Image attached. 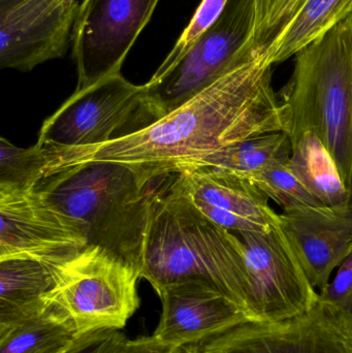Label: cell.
<instances>
[{
    "label": "cell",
    "mask_w": 352,
    "mask_h": 353,
    "mask_svg": "<svg viewBox=\"0 0 352 353\" xmlns=\"http://www.w3.org/2000/svg\"><path fill=\"white\" fill-rule=\"evenodd\" d=\"M272 64L260 55L150 125L123 138L80 148H47V176L94 161L123 163L146 180L175 175L180 165L250 137L291 132L289 107L272 84Z\"/></svg>",
    "instance_id": "cell-1"
},
{
    "label": "cell",
    "mask_w": 352,
    "mask_h": 353,
    "mask_svg": "<svg viewBox=\"0 0 352 353\" xmlns=\"http://www.w3.org/2000/svg\"><path fill=\"white\" fill-rule=\"evenodd\" d=\"M140 275L157 294L178 282H210L249 321L250 283L241 239L209 221L172 183L153 193Z\"/></svg>",
    "instance_id": "cell-2"
},
{
    "label": "cell",
    "mask_w": 352,
    "mask_h": 353,
    "mask_svg": "<svg viewBox=\"0 0 352 353\" xmlns=\"http://www.w3.org/2000/svg\"><path fill=\"white\" fill-rule=\"evenodd\" d=\"M123 163L94 161L52 172L39 185L78 220L88 246L101 247L140 271L154 187Z\"/></svg>",
    "instance_id": "cell-3"
},
{
    "label": "cell",
    "mask_w": 352,
    "mask_h": 353,
    "mask_svg": "<svg viewBox=\"0 0 352 353\" xmlns=\"http://www.w3.org/2000/svg\"><path fill=\"white\" fill-rule=\"evenodd\" d=\"M295 57L293 74L278 94L291 110V140L315 134L351 192L352 12Z\"/></svg>",
    "instance_id": "cell-4"
},
{
    "label": "cell",
    "mask_w": 352,
    "mask_h": 353,
    "mask_svg": "<svg viewBox=\"0 0 352 353\" xmlns=\"http://www.w3.org/2000/svg\"><path fill=\"white\" fill-rule=\"evenodd\" d=\"M48 267L53 284L45 308L64 317L78 335L119 331L140 307L138 268L101 247L87 246Z\"/></svg>",
    "instance_id": "cell-5"
},
{
    "label": "cell",
    "mask_w": 352,
    "mask_h": 353,
    "mask_svg": "<svg viewBox=\"0 0 352 353\" xmlns=\"http://www.w3.org/2000/svg\"><path fill=\"white\" fill-rule=\"evenodd\" d=\"M256 0H229L218 19L163 76L147 83L151 114L158 120L260 56Z\"/></svg>",
    "instance_id": "cell-6"
},
{
    "label": "cell",
    "mask_w": 352,
    "mask_h": 353,
    "mask_svg": "<svg viewBox=\"0 0 352 353\" xmlns=\"http://www.w3.org/2000/svg\"><path fill=\"white\" fill-rule=\"evenodd\" d=\"M155 121L146 85L132 84L120 72L74 91L45 120L37 143L53 150L97 146Z\"/></svg>",
    "instance_id": "cell-7"
},
{
    "label": "cell",
    "mask_w": 352,
    "mask_h": 353,
    "mask_svg": "<svg viewBox=\"0 0 352 353\" xmlns=\"http://www.w3.org/2000/svg\"><path fill=\"white\" fill-rule=\"evenodd\" d=\"M0 259L54 265L88 246L82 224L37 187L0 186Z\"/></svg>",
    "instance_id": "cell-8"
},
{
    "label": "cell",
    "mask_w": 352,
    "mask_h": 353,
    "mask_svg": "<svg viewBox=\"0 0 352 353\" xmlns=\"http://www.w3.org/2000/svg\"><path fill=\"white\" fill-rule=\"evenodd\" d=\"M198 347L200 353H352V315L318 299L301 314L245 321Z\"/></svg>",
    "instance_id": "cell-9"
},
{
    "label": "cell",
    "mask_w": 352,
    "mask_h": 353,
    "mask_svg": "<svg viewBox=\"0 0 352 353\" xmlns=\"http://www.w3.org/2000/svg\"><path fill=\"white\" fill-rule=\"evenodd\" d=\"M159 0H83L72 32L76 90L120 74Z\"/></svg>",
    "instance_id": "cell-10"
},
{
    "label": "cell",
    "mask_w": 352,
    "mask_h": 353,
    "mask_svg": "<svg viewBox=\"0 0 352 353\" xmlns=\"http://www.w3.org/2000/svg\"><path fill=\"white\" fill-rule=\"evenodd\" d=\"M250 283L249 321H277L309 310L318 299L278 223L265 232H238Z\"/></svg>",
    "instance_id": "cell-11"
},
{
    "label": "cell",
    "mask_w": 352,
    "mask_h": 353,
    "mask_svg": "<svg viewBox=\"0 0 352 353\" xmlns=\"http://www.w3.org/2000/svg\"><path fill=\"white\" fill-rule=\"evenodd\" d=\"M78 0H0V68L28 72L63 57Z\"/></svg>",
    "instance_id": "cell-12"
},
{
    "label": "cell",
    "mask_w": 352,
    "mask_h": 353,
    "mask_svg": "<svg viewBox=\"0 0 352 353\" xmlns=\"http://www.w3.org/2000/svg\"><path fill=\"white\" fill-rule=\"evenodd\" d=\"M174 176L172 185L209 221L229 232H265L278 223L268 196L246 176L208 168Z\"/></svg>",
    "instance_id": "cell-13"
},
{
    "label": "cell",
    "mask_w": 352,
    "mask_h": 353,
    "mask_svg": "<svg viewBox=\"0 0 352 353\" xmlns=\"http://www.w3.org/2000/svg\"><path fill=\"white\" fill-rule=\"evenodd\" d=\"M158 296L163 311L153 336L175 348L198 345L248 321L233 301L204 280L172 284Z\"/></svg>",
    "instance_id": "cell-14"
},
{
    "label": "cell",
    "mask_w": 352,
    "mask_h": 353,
    "mask_svg": "<svg viewBox=\"0 0 352 353\" xmlns=\"http://www.w3.org/2000/svg\"><path fill=\"white\" fill-rule=\"evenodd\" d=\"M279 226L291 243L314 288L329 283L335 268L349 253L352 240L351 207L302 205L283 210Z\"/></svg>",
    "instance_id": "cell-15"
},
{
    "label": "cell",
    "mask_w": 352,
    "mask_h": 353,
    "mask_svg": "<svg viewBox=\"0 0 352 353\" xmlns=\"http://www.w3.org/2000/svg\"><path fill=\"white\" fill-rule=\"evenodd\" d=\"M352 12V0H300L287 24L265 48L269 63L278 64L328 32Z\"/></svg>",
    "instance_id": "cell-16"
},
{
    "label": "cell",
    "mask_w": 352,
    "mask_h": 353,
    "mask_svg": "<svg viewBox=\"0 0 352 353\" xmlns=\"http://www.w3.org/2000/svg\"><path fill=\"white\" fill-rule=\"evenodd\" d=\"M52 284L49 267L41 261L0 259V327L41 312Z\"/></svg>",
    "instance_id": "cell-17"
},
{
    "label": "cell",
    "mask_w": 352,
    "mask_h": 353,
    "mask_svg": "<svg viewBox=\"0 0 352 353\" xmlns=\"http://www.w3.org/2000/svg\"><path fill=\"white\" fill-rule=\"evenodd\" d=\"M291 150L287 132L258 134L196 157L180 165L175 174L194 168H208L250 178L275 163L289 161Z\"/></svg>",
    "instance_id": "cell-18"
},
{
    "label": "cell",
    "mask_w": 352,
    "mask_h": 353,
    "mask_svg": "<svg viewBox=\"0 0 352 353\" xmlns=\"http://www.w3.org/2000/svg\"><path fill=\"white\" fill-rule=\"evenodd\" d=\"M291 172L327 207H351V192L322 141L312 132L291 139Z\"/></svg>",
    "instance_id": "cell-19"
},
{
    "label": "cell",
    "mask_w": 352,
    "mask_h": 353,
    "mask_svg": "<svg viewBox=\"0 0 352 353\" xmlns=\"http://www.w3.org/2000/svg\"><path fill=\"white\" fill-rule=\"evenodd\" d=\"M78 336L64 317L45 308L39 314L0 327V353H62Z\"/></svg>",
    "instance_id": "cell-20"
},
{
    "label": "cell",
    "mask_w": 352,
    "mask_h": 353,
    "mask_svg": "<svg viewBox=\"0 0 352 353\" xmlns=\"http://www.w3.org/2000/svg\"><path fill=\"white\" fill-rule=\"evenodd\" d=\"M48 152L43 145L20 148L0 139V186L28 189L47 176Z\"/></svg>",
    "instance_id": "cell-21"
},
{
    "label": "cell",
    "mask_w": 352,
    "mask_h": 353,
    "mask_svg": "<svg viewBox=\"0 0 352 353\" xmlns=\"http://www.w3.org/2000/svg\"><path fill=\"white\" fill-rule=\"evenodd\" d=\"M250 180L283 210L293 209L302 205H322L311 194L301 181L291 172L289 161L275 163L272 167L250 176Z\"/></svg>",
    "instance_id": "cell-22"
},
{
    "label": "cell",
    "mask_w": 352,
    "mask_h": 353,
    "mask_svg": "<svg viewBox=\"0 0 352 353\" xmlns=\"http://www.w3.org/2000/svg\"><path fill=\"white\" fill-rule=\"evenodd\" d=\"M229 1V0H203L200 2L189 24L180 35L167 57L157 68L152 79L159 78L169 72L183 57L184 54L191 48L196 39L220 17Z\"/></svg>",
    "instance_id": "cell-23"
},
{
    "label": "cell",
    "mask_w": 352,
    "mask_h": 353,
    "mask_svg": "<svg viewBox=\"0 0 352 353\" xmlns=\"http://www.w3.org/2000/svg\"><path fill=\"white\" fill-rule=\"evenodd\" d=\"M318 299L352 315V240L349 253L339 265L336 277L320 290Z\"/></svg>",
    "instance_id": "cell-24"
},
{
    "label": "cell",
    "mask_w": 352,
    "mask_h": 353,
    "mask_svg": "<svg viewBox=\"0 0 352 353\" xmlns=\"http://www.w3.org/2000/svg\"><path fill=\"white\" fill-rule=\"evenodd\" d=\"M176 350L154 336L130 340L117 331L99 353H174Z\"/></svg>",
    "instance_id": "cell-25"
},
{
    "label": "cell",
    "mask_w": 352,
    "mask_h": 353,
    "mask_svg": "<svg viewBox=\"0 0 352 353\" xmlns=\"http://www.w3.org/2000/svg\"><path fill=\"white\" fill-rule=\"evenodd\" d=\"M116 332V330H101L83 334L62 353H99Z\"/></svg>",
    "instance_id": "cell-26"
},
{
    "label": "cell",
    "mask_w": 352,
    "mask_h": 353,
    "mask_svg": "<svg viewBox=\"0 0 352 353\" xmlns=\"http://www.w3.org/2000/svg\"><path fill=\"white\" fill-rule=\"evenodd\" d=\"M278 0H256V37L258 34L262 25L268 18L272 10L273 6L277 3Z\"/></svg>",
    "instance_id": "cell-27"
},
{
    "label": "cell",
    "mask_w": 352,
    "mask_h": 353,
    "mask_svg": "<svg viewBox=\"0 0 352 353\" xmlns=\"http://www.w3.org/2000/svg\"><path fill=\"white\" fill-rule=\"evenodd\" d=\"M174 353H200L198 345H186L177 348Z\"/></svg>",
    "instance_id": "cell-28"
},
{
    "label": "cell",
    "mask_w": 352,
    "mask_h": 353,
    "mask_svg": "<svg viewBox=\"0 0 352 353\" xmlns=\"http://www.w3.org/2000/svg\"><path fill=\"white\" fill-rule=\"evenodd\" d=\"M351 207L352 209V183H351Z\"/></svg>",
    "instance_id": "cell-29"
}]
</instances>
